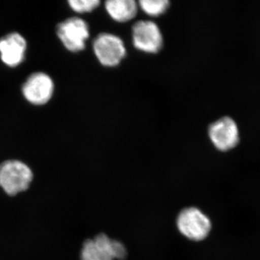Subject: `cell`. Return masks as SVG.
Returning a JSON list of instances; mask_svg holds the SVG:
<instances>
[{
	"label": "cell",
	"instance_id": "2",
	"mask_svg": "<svg viewBox=\"0 0 260 260\" xmlns=\"http://www.w3.org/2000/svg\"><path fill=\"white\" fill-rule=\"evenodd\" d=\"M32 179L30 168L19 160H7L0 165V186L9 195L28 189Z\"/></svg>",
	"mask_w": 260,
	"mask_h": 260
},
{
	"label": "cell",
	"instance_id": "5",
	"mask_svg": "<svg viewBox=\"0 0 260 260\" xmlns=\"http://www.w3.org/2000/svg\"><path fill=\"white\" fill-rule=\"evenodd\" d=\"M56 34L64 47L72 52L83 50L90 36L88 23L83 19L75 17L59 23Z\"/></svg>",
	"mask_w": 260,
	"mask_h": 260
},
{
	"label": "cell",
	"instance_id": "4",
	"mask_svg": "<svg viewBox=\"0 0 260 260\" xmlns=\"http://www.w3.org/2000/svg\"><path fill=\"white\" fill-rule=\"evenodd\" d=\"M93 48L99 62L109 68L119 64L126 56L124 42L114 34H99L94 39Z\"/></svg>",
	"mask_w": 260,
	"mask_h": 260
},
{
	"label": "cell",
	"instance_id": "6",
	"mask_svg": "<svg viewBox=\"0 0 260 260\" xmlns=\"http://www.w3.org/2000/svg\"><path fill=\"white\" fill-rule=\"evenodd\" d=\"M133 40L138 50L156 54L162 47V36L158 25L150 20H140L133 27Z\"/></svg>",
	"mask_w": 260,
	"mask_h": 260
},
{
	"label": "cell",
	"instance_id": "12",
	"mask_svg": "<svg viewBox=\"0 0 260 260\" xmlns=\"http://www.w3.org/2000/svg\"><path fill=\"white\" fill-rule=\"evenodd\" d=\"M70 8L78 13H90L96 9L100 5L99 0H70L68 1Z\"/></svg>",
	"mask_w": 260,
	"mask_h": 260
},
{
	"label": "cell",
	"instance_id": "11",
	"mask_svg": "<svg viewBox=\"0 0 260 260\" xmlns=\"http://www.w3.org/2000/svg\"><path fill=\"white\" fill-rule=\"evenodd\" d=\"M140 8L150 16L157 17L164 14L169 7L168 0H141Z\"/></svg>",
	"mask_w": 260,
	"mask_h": 260
},
{
	"label": "cell",
	"instance_id": "1",
	"mask_svg": "<svg viewBox=\"0 0 260 260\" xmlns=\"http://www.w3.org/2000/svg\"><path fill=\"white\" fill-rule=\"evenodd\" d=\"M127 252L124 244L102 234L84 243L81 260L124 259Z\"/></svg>",
	"mask_w": 260,
	"mask_h": 260
},
{
	"label": "cell",
	"instance_id": "7",
	"mask_svg": "<svg viewBox=\"0 0 260 260\" xmlns=\"http://www.w3.org/2000/svg\"><path fill=\"white\" fill-rule=\"evenodd\" d=\"M210 139L220 151L235 148L239 141V129L232 118L224 116L213 122L208 129Z\"/></svg>",
	"mask_w": 260,
	"mask_h": 260
},
{
	"label": "cell",
	"instance_id": "9",
	"mask_svg": "<svg viewBox=\"0 0 260 260\" xmlns=\"http://www.w3.org/2000/svg\"><path fill=\"white\" fill-rule=\"evenodd\" d=\"M25 39L18 32H12L0 39V56L8 66L16 67L23 61L26 50Z\"/></svg>",
	"mask_w": 260,
	"mask_h": 260
},
{
	"label": "cell",
	"instance_id": "8",
	"mask_svg": "<svg viewBox=\"0 0 260 260\" xmlns=\"http://www.w3.org/2000/svg\"><path fill=\"white\" fill-rule=\"evenodd\" d=\"M54 83L44 73L30 75L23 85V94L28 102L35 105H43L50 100L54 93Z\"/></svg>",
	"mask_w": 260,
	"mask_h": 260
},
{
	"label": "cell",
	"instance_id": "3",
	"mask_svg": "<svg viewBox=\"0 0 260 260\" xmlns=\"http://www.w3.org/2000/svg\"><path fill=\"white\" fill-rule=\"evenodd\" d=\"M177 225L183 236L194 242L206 239L212 228L210 218L197 208L183 210L178 216Z\"/></svg>",
	"mask_w": 260,
	"mask_h": 260
},
{
	"label": "cell",
	"instance_id": "10",
	"mask_svg": "<svg viewBox=\"0 0 260 260\" xmlns=\"http://www.w3.org/2000/svg\"><path fill=\"white\" fill-rule=\"evenodd\" d=\"M105 8L111 18L119 23L129 21L138 13V5L133 0H109Z\"/></svg>",
	"mask_w": 260,
	"mask_h": 260
}]
</instances>
